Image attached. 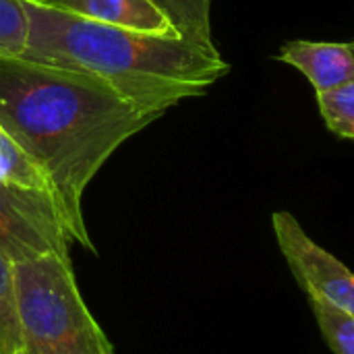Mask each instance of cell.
Segmentation results:
<instances>
[{"instance_id": "obj_6", "label": "cell", "mask_w": 354, "mask_h": 354, "mask_svg": "<svg viewBox=\"0 0 354 354\" xmlns=\"http://www.w3.org/2000/svg\"><path fill=\"white\" fill-rule=\"evenodd\" d=\"M276 60L305 75L315 93L354 81L353 44L290 39L278 50Z\"/></svg>"}, {"instance_id": "obj_7", "label": "cell", "mask_w": 354, "mask_h": 354, "mask_svg": "<svg viewBox=\"0 0 354 354\" xmlns=\"http://www.w3.org/2000/svg\"><path fill=\"white\" fill-rule=\"evenodd\" d=\"M64 12L143 33L176 35L170 21L151 0H46Z\"/></svg>"}, {"instance_id": "obj_1", "label": "cell", "mask_w": 354, "mask_h": 354, "mask_svg": "<svg viewBox=\"0 0 354 354\" xmlns=\"http://www.w3.org/2000/svg\"><path fill=\"white\" fill-rule=\"evenodd\" d=\"M160 116L93 77L0 58V124L48 178L73 241L89 251H95L83 218L89 183Z\"/></svg>"}, {"instance_id": "obj_11", "label": "cell", "mask_w": 354, "mask_h": 354, "mask_svg": "<svg viewBox=\"0 0 354 354\" xmlns=\"http://www.w3.org/2000/svg\"><path fill=\"white\" fill-rule=\"evenodd\" d=\"M0 166L6 174L8 183L15 185H23V187H31V189H39V191H48L52 193V187L48 183V178L41 174V170L25 156V151L17 145V141L4 131V127L0 124ZM54 195V193H52Z\"/></svg>"}, {"instance_id": "obj_14", "label": "cell", "mask_w": 354, "mask_h": 354, "mask_svg": "<svg viewBox=\"0 0 354 354\" xmlns=\"http://www.w3.org/2000/svg\"><path fill=\"white\" fill-rule=\"evenodd\" d=\"M353 50H354V41H353Z\"/></svg>"}, {"instance_id": "obj_8", "label": "cell", "mask_w": 354, "mask_h": 354, "mask_svg": "<svg viewBox=\"0 0 354 354\" xmlns=\"http://www.w3.org/2000/svg\"><path fill=\"white\" fill-rule=\"evenodd\" d=\"M170 21L174 33L207 52H218L212 33L214 0H151Z\"/></svg>"}, {"instance_id": "obj_2", "label": "cell", "mask_w": 354, "mask_h": 354, "mask_svg": "<svg viewBox=\"0 0 354 354\" xmlns=\"http://www.w3.org/2000/svg\"><path fill=\"white\" fill-rule=\"evenodd\" d=\"M23 6L27 44L21 58L93 77L158 114L205 95L230 73L220 52H207L178 35L95 23L46 0H23Z\"/></svg>"}, {"instance_id": "obj_5", "label": "cell", "mask_w": 354, "mask_h": 354, "mask_svg": "<svg viewBox=\"0 0 354 354\" xmlns=\"http://www.w3.org/2000/svg\"><path fill=\"white\" fill-rule=\"evenodd\" d=\"M272 228L278 247L305 295L322 297L354 315V274L319 247L290 212H274Z\"/></svg>"}, {"instance_id": "obj_9", "label": "cell", "mask_w": 354, "mask_h": 354, "mask_svg": "<svg viewBox=\"0 0 354 354\" xmlns=\"http://www.w3.org/2000/svg\"><path fill=\"white\" fill-rule=\"evenodd\" d=\"M307 299L330 351L334 354H354V315L322 297L307 295Z\"/></svg>"}, {"instance_id": "obj_4", "label": "cell", "mask_w": 354, "mask_h": 354, "mask_svg": "<svg viewBox=\"0 0 354 354\" xmlns=\"http://www.w3.org/2000/svg\"><path fill=\"white\" fill-rule=\"evenodd\" d=\"M73 243L62 209L52 193L0 183V253L12 263L46 255L71 257Z\"/></svg>"}, {"instance_id": "obj_3", "label": "cell", "mask_w": 354, "mask_h": 354, "mask_svg": "<svg viewBox=\"0 0 354 354\" xmlns=\"http://www.w3.org/2000/svg\"><path fill=\"white\" fill-rule=\"evenodd\" d=\"M19 354H114L79 290L71 257L12 266Z\"/></svg>"}, {"instance_id": "obj_13", "label": "cell", "mask_w": 354, "mask_h": 354, "mask_svg": "<svg viewBox=\"0 0 354 354\" xmlns=\"http://www.w3.org/2000/svg\"><path fill=\"white\" fill-rule=\"evenodd\" d=\"M27 44L23 0H0V58H21Z\"/></svg>"}, {"instance_id": "obj_12", "label": "cell", "mask_w": 354, "mask_h": 354, "mask_svg": "<svg viewBox=\"0 0 354 354\" xmlns=\"http://www.w3.org/2000/svg\"><path fill=\"white\" fill-rule=\"evenodd\" d=\"M12 261L0 253V354H19V322Z\"/></svg>"}, {"instance_id": "obj_10", "label": "cell", "mask_w": 354, "mask_h": 354, "mask_svg": "<svg viewBox=\"0 0 354 354\" xmlns=\"http://www.w3.org/2000/svg\"><path fill=\"white\" fill-rule=\"evenodd\" d=\"M317 106L326 127L336 137L354 141V81L317 93Z\"/></svg>"}]
</instances>
